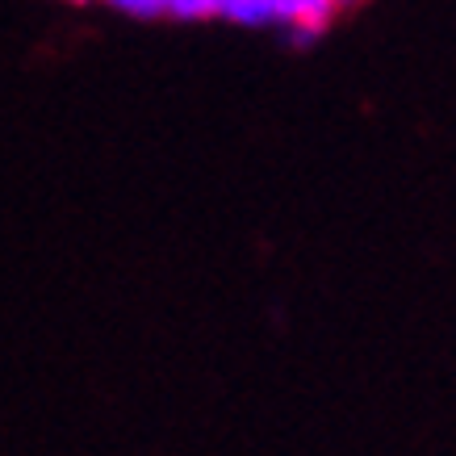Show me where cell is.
I'll return each mask as SVG.
<instances>
[{"label": "cell", "instance_id": "2", "mask_svg": "<svg viewBox=\"0 0 456 456\" xmlns=\"http://www.w3.org/2000/svg\"><path fill=\"white\" fill-rule=\"evenodd\" d=\"M335 4H339V9H344V4H356V0H335Z\"/></svg>", "mask_w": 456, "mask_h": 456}, {"label": "cell", "instance_id": "1", "mask_svg": "<svg viewBox=\"0 0 456 456\" xmlns=\"http://www.w3.org/2000/svg\"><path fill=\"white\" fill-rule=\"evenodd\" d=\"M214 17L235 26H277V0H214Z\"/></svg>", "mask_w": 456, "mask_h": 456}]
</instances>
